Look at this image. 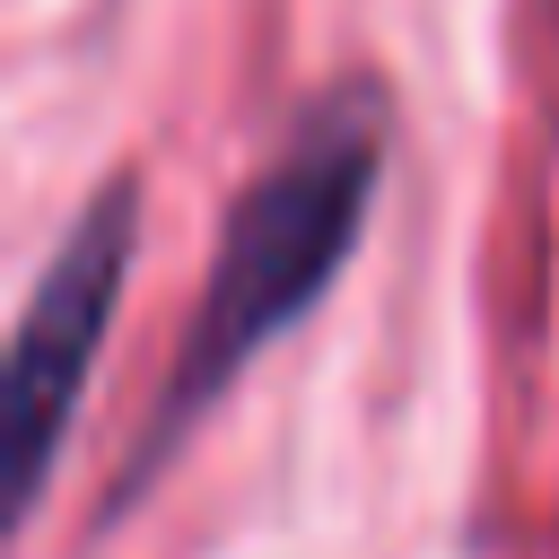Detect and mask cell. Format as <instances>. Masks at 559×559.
<instances>
[{"instance_id":"obj_1","label":"cell","mask_w":559,"mask_h":559,"mask_svg":"<svg viewBox=\"0 0 559 559\" xmlns=\"http://www.w3.org/2000/svg\"><path fill=\"white\" fill-rule=\"evenodd\" d=\"M376 175H384V87L349 79L332 87L297 140L245 183V201L227 210V236H218V262H210V288L183 323V349L166 367V393L140 428V454L114 489V507L175 454V437L236 384V367L253 349H271L323 288L332 271L349 262L358 227H367V201H376Z\"/></svg>"},{"instance_id":"obj_2","label":"cell","mask_w":559,"mask_h":559,"mask_svg":"<svg viewBox=\"0 0 559 559\" xmlns=\"http://www.w3.org/2000/svg\"><path fill=\"white\" fill-rule=\"evenodd\" d=\"M131 236H140V192L131 183H105L70 236L52 245L26 314H17V341H9V463H17V507L44 498L52 480V454L70 437V411H79V384L105 349V323H114V297H122V271H131Z\"/></svg>"}]
</instances>
